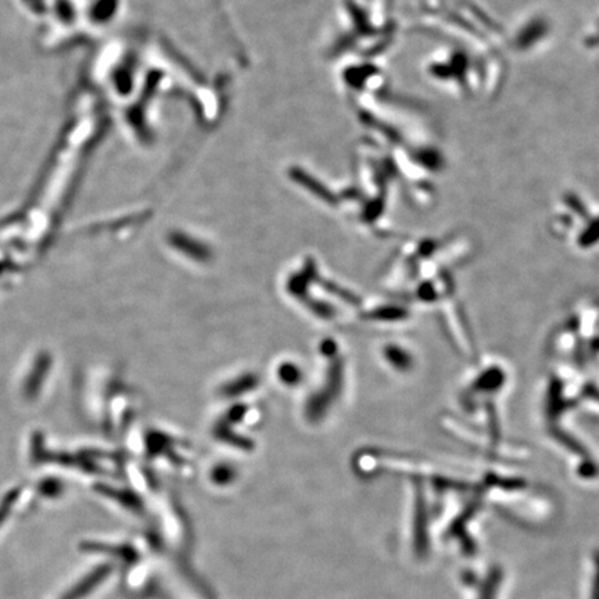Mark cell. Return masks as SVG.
I'll use <instances>...</instances> for the list:
<instances>
[{"instance_id":"1","label":"cell","mask_w":599,"mask_h":599,"mask_svg":"<svg viewBox=\"0 0 599 599\" xmlns=\"http://www.w3.org/2000/svg\"><path fill=\"white\" fill-rule=\"evenodd\" d=\"M111 573L110 565H103L92 570L88 576H85L78 584H75L61 599H82L91 593L99 584H102L107 576Z\"/></svg>"},{"instance_id":"2","label":"cell","mask_w":599,"mask_h":599,"mask_svg":"<svg viewBox=\"0 0 599 599\" xmlns=\"http://www.w3.org/2000/svg\"><path fill=\"white\" fill-rule=\"evenodd\" d=\"M10 501H8L5 505H2L0 506V526H2V523L5 522V519L8 518V513H9V509H10Z\"/></svg>"}]
</instances>
